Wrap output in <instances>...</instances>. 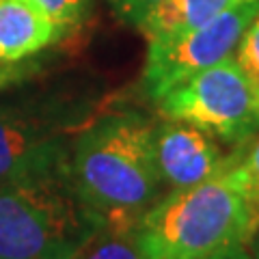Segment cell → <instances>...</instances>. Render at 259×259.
Masks as SVG:
<instances>
[{
  "instance_id": "cell-4",
  "label": "cell",
  "mask_w": 259,
  "mask_h": 259,
  "mask_svg": "<svg viewBox=\"0 0 259 259\" xmlns=\"http://www.w3.org/2000/svg\"><path fill=\"white\" fill-rule=\"evenodd\" d=\"M158 115L203 130L231 145L259 134V97L236 59H227L186 78L160 97Z\"/></svg>"
},
{
  "instance_id": "cell-14",
  "label": "cell",
  "mask_w": 259,
  "mask_h": 259,
  "mask_svg": "<svg viewBox=\"0 0 259 259\" xmlns=\"http://www.w3.org/2000/svg\"><path fill=\"white\" fill-rule=\"evenodd\" d=\"M160 0H108L112 13L130 26H139V22L147 15Z\"/></svg>"
},
{
  "instance_id": "cell-12",
  "label": "cell",
  "mask_w": 259,
  "mask_h": 259,
  "mask_svg": "<svg viewBox=\"0 0 259 259\" xmlns=\"http://www.w3.org/2000/svg\"><path fill=\"white\" fill-rule=\"evenodd\" d=\"M233 59L259 97V11L246 26L236 52H233Z\"/></svg>"
},
{
  "instance_id": "cell-7",
  "label": "cell",
  "mask_w": 259,
  "mask_h": 259,
  "mask_svg": "<svg viewBox=\"0 0 259 259\" xmlns=\"http://www.w3.org/2000/svg\"><path fill=\"white\" fill-rule=\"evenodd\" d=\"M153 145L160 182L168 190H184L203 184L225 173L236 160V153L227 156L221 151L214 136L171 119H162V123L156 125Z\"/></svg>"
},
{
  "instance_id": "cell-1",
  "label": "cell",
  "mask_w": 259,
  "mask_h": 259,
  "mask_svg": "<svg viewBox=\"0 0 259 259\" xmlns=\"http://www.w3.org/2000/svg\"><path fill=\"white\" fill-rule=\"evenodd\" d=\"M156 125L136 110L104 115L69 149V177L104 227H134L160 199Z\"/></svg>"
},
{
  "instance_id": "cell-15",
  "label": "cell",
  "mask_w": 259,
  "mask_h": 259,
  "mask_svg": "<svg viewBox=\"0 0 259 259\" xmlns=\"http://www.w3.org/2000/svg\"><path fill=\"white\" fill-rule=\"evenodd\" d=\"M35 67L32 65H24V67H13V65H0V89L22 82L24 78H28Z\"/></svg>"
},
{
  "instance_id": "cell-8",
  "label": "cell",
  "mask_w": 259,
  "mask_h": 259,
  "mask_svg": "<svg viewBox=\"0 0 259 259\" xmlns=\"http://www.w3.org/2000/svg\"><path fill=\"white\" fill-rule=\"evenodd\" d=\"M61 37L35 0H0V65L20 63Z\"/></svg>"
},
{
  "instance_id": "cell-13",
  "label": "cell",
  "mask_w": 259,
  "mask_h": 259,
  "mask_svg": "<svg viewBox=\"0 0 259 259\" xmlns=\"http://www.w3.org/2000/svg\"><path fill=\"white\" fill-rule=\"evenodd\" d=\"M39 7H44V11L50 15L56 28L61 30V35H67L69 30L84 22L89 3L87 0H35Z\"/></svg>"
},
{
  "instance_id": "cell-11",
  "label": "cell",
  "mask_w": 259,
  "mask_h": 259,
  "mask_svg": "<svg viewBox=\"0 0 259 259\" xmlns=\"http://www.w3.org/2000/svg\"><path fill=\"white\" fill-rule=\"evenodd\" d=\"M231 173L246 201L250 225L255 229V227H259V134L250 141L248 147L236 151ZM253 229H250V233H253Z\"/></svg>"
},
{
  "instance_id": "cell-3",
  "label": "cell",
  "mask_w": 259,
  "mask_h": 259,
  "mask_svg": "<svg viewBox=\"0 0 259 259\" xmlns=\"http://www.w3.org/2000/svg\"><path fill=\"white\" fill-rule=\"evenodd\" d=\"M102 229L69 173L0 184V259H80Z\"/></svg>"
},
{
  "instance_id": "cell-10",
  "label": "cell",
  "mask_w": 259,
  "mask_h": 259,
  "mask_svg": "<svg viewBox=\"0 0 259 259\" xmlns=\"http://www.w3.org/2000/svg\"><path fill=\"white\" fill-rule=\"evenodd\" d=\"M80 259H147L134 227H104Z\"/></svg>"
},
{
  "instance_id": "cell-5",
  "label": "cell",
  "mask_w": 259,
  "mask_h": 259,
  "mask_svg": "<svg viewBox=\"0 0 259 259\" xmlns=\"http://www.w3.org/2000/svg\"><path fill=\"white\" fill-rule=\"evenodd\" d=\"M257 11L259 0H244L186 35L162 44H149L143 71L145 93L151 100H160L168 89L186 78L231 59Z\"/></svg>"
},
{
  "instance_id": "cell-17",
  "label": "cell",
  "mask_w": 259,
  "mask_h": 259,
  "mask_svg": "<svg viewBox=\"0 0 259 259\" xmlns=\"http://www.w3.org/2000/svg\"><path fill=\"white\" fill-rule=\"evenodd\" d=\"M244 246H246V250H248L250 259H259V227H255L253 233H250V236L246 238Z\"/></svg>"
},
{
  "instance_id": "cell-2",
  "label": "cell",
  "mask_w": 259,
  "mask_h": 259,
  "mask_svg": "<svg viewBox=\"0 0 259 259\" xmlns=\"http://www.w3.org/2000/svg\"><path fill=\"white\" fill-rule=\"evenodd\" d=\"M250 229V214L231 166L192 188L171 190L136 223L147 259H207L244 244Z\"/></svg>"
},
{
  "instance_id": "cell-9",
  "label": "cell",
  "mask_w": 259,
  "mask_h": 259,
  "mask_svg": "<svg viewBox=\"0 0 259 259\" xmlns=\"http://www.w3.org/2000/svg\"><path fill=\"white\" fill-rule=\"evenodd\" d=\"M244 0H160L139 22L147 44H162L212 22Z\"/></svg>"
},
{
  "instance_id": "cell-16",
  "label": "cell",
  "mask_w": 259,
  "mask_h": 259,
  "mask_svg": "<svg viewBox=\"0 0 259 259\" xmlns=\"http://www.w3.org/2000/svg\"><path fill=\"white\" fill-rule=\"evenodd\" d=\"M207 259H250V255H248L246 246L240 244V246H231L227 250H221V253H216V255L207 257Z\"/></svg>"
},
{
  "instance_id": "cell-6",
  "label": "cell",
  "mask_w": 259,
  "mask_h": 259,
  "mask_svg": "<svg viewBox=\"0 0 259 259\" xmlns=\"http://www.w3.org/2000/svg\"><path fill=\"white\" fill-rule=\"evenodd\" d=\"M69 149L48 110L0 104V184L69 173Z\"/></svg>"
}]
</instances>
